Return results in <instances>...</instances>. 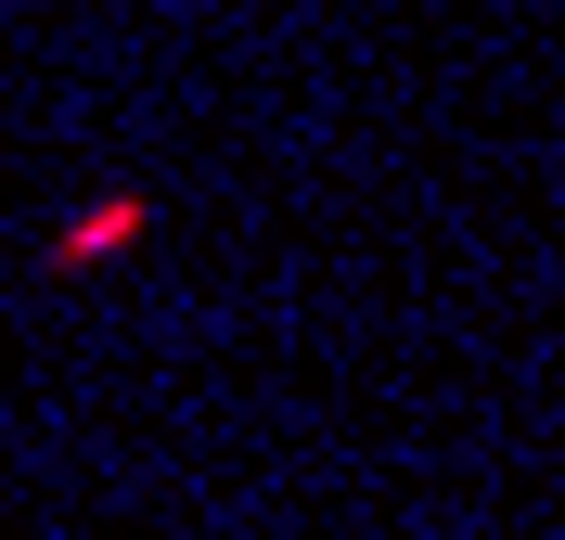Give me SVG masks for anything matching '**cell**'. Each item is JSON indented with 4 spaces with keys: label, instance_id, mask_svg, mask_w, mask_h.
Here are the masks:
<instances>
[{
    "label": "cell",
    "instance_id": "1",
    "mask_svg": "<svg viewBox=\"0 0 565 540\" xmlns=\"http://www.w3.org/2000/svg\"><path fill=\"white\" fill-rule=\"evenodd\" d=\"M141 219H154V207H141V193H116V207L65 219V232H52V271H90V257H116V245H129V232H141Z\"/></svg>",
    "mask_w": 565,
    "mask_h": 540
}]
</instances>
